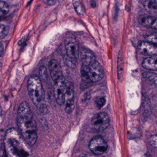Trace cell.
Returning <instances> with one entry per match:
<instances>
[{
    "instance_id": "obj_1",
    "label": "cell",
    "mask_w": 157,
    "mask_h": 157,
    "mask_svg": "<svg viewBox=\"0 0 157 157\" xmlns=\"http://www.w3.org/2000/svg\"><path fill=\"white\" fill-rule=\"evenodd\" d=\"M17 126L19 131L29 145L32 146L37 138L36 125L28 104L23 101L18 108L17 117Z\"/></svg>"
},
{
    "instance_id": "obj_2",
    "label": "cell",
    "mask_w": 157,
    "mask_h": 157,
    "mask_svg": "<svg viewBox=\"0 0 157 157\" xmlns=\"http://www.w3.org/2000/svg\"><path fill=\"white\" fill-rule=\"evenodd\" d=\"M26 141L14 128H10L6 131L4 139V147L7 156L22 157L29 156V149Z\"/></svg>"
},
{
    "instance_id": "obj_3",
    "label": "cell",
    "mask_w": 157,
    "mask_h": 157,
    "mask_svg": "<svg viewBox=\"0 0 157 157\" xmlns=\"http://www.w3.org/2000/svg\"><path fill=\"white\" fill-rule=\"evenodd\" d=\"M29 95L35 107L39 111L44 112L46 110L45 104V93L39 76L32 75L27 82Z\"/></svg>"
},
{
    "instance_id": "obj_4",
    "label": "cell",
    "mask_w": 157,
    "mask_h": 157,
    "mask_svg": "<svg viewBox=\"0 0 157 157\" xmlns=\"http://www.w3.org/2000/svg\"><path fill=\"white\" fill-rule=\"evenodd\" d=\"M82 78L85 83H95L101 80L104 76L102 66L98 61L88 66L82 65L81 69Z\"/></svg>"
},
{
    "instance_id": "obj_5",
    "label": "cell",
    "mask_w": 157,
    "mask_h": 157,
    "mask_svg": "<svg viewBox=\"0 0 157 157\" xmlns=\"http://www.w3.org/2000/svg\"><path fill=\"white\" fill-rule=\"evenodd\" d=\"M91 124L92 129L95 131H102L109 126V116L104 112L95 114L92 118Z\"/></svg>"
},
{
    "instance_id": "obj_6",
    "label": "cell",
    "mask_w": 157,
    "mask_h": 157,
    "mask_svg": "<svg viewBox=\"0 0 157 157\" xmlns=\"http://www.w3.org/2000/svg\"><path fill=\"white\" fill-rule=\"evenodd\" d=\"M55 99L58 105L62 106L65 104L66 83L64 76L54 81Z\"/></svg>"
},
{
    "instance_id": "obj_7",
    "label": "cell",
    "mask_w": 157,
    "mask_h": 157,
    "mask_svg": "<svg viewBox=\"0 0 157 157\" xmlns=\"http://www.w3.org/2000/svg\"><path fill=\"white\" fill-rule=\"evenodd\" d=\"M88 147L93 153L99 155L107 151L108 145L102 137L97 136L93 137L89 141Z\"/></svg>"
},
{
    "instance_id": "obj_8",
    "label": "cell",
    "mask_w": 157,
    "mask_h": 157,
    "mask_svg": "<svg viewBox=\"0 0 157 157\" xmlns=\"http://www.w3.org/2000/svg\"><path fill=\"white\" fill-rule=\"evenodd\" d=\"M65 105V111L67 113H72L75 108L74 88L71 82L66 83Z\"/></svg>"
},
{
    "instance_id": "obj_9",
    "label": "cell",
    "mask_w": 157,
    "mask_h": 157,
    "mask_svg": "<svg viewBox=\"0 0 157 157\" xmlns=\"http://www.w3.org/2000/svg\"><path fill=\"white\" fill-rule=\"evenodd\" d=\"M65 47L66 55L77 61L79 57V46L77 40L73 37H69L66 40Z\"/></svg>"
},
{
    "instance_id": "obj_10",
    "label": "cell",
    "mask_w": 157,
    "mask_h": 157,
    "mask_svg": "<svg viewBox=\"0 0 157 157\" xmlns=\"http://www.w3.org/2000/svg\"><path fill=\"white\" fill-rule=\"evenodd\" d=\"M140 53L145 56H153L157 54V44L148 41H140L138 44Z\"/></svg>"
},
{
    "instance_id": "obj_11",
    "label": "cell",
    "mask_w": 157,
    "mask_h": 157,
    "mask_svg": "<svg viewBox=\"0 0 157 157\" xmlns=\"http://www.w3.org/2000/svg\"><path fill=\"white\" fill-rule=\"evenodd\" d=\"M48 66L53 81L55 80L63 77V73L61 70V66L57 60H52L49 62Z\"/></svg>"
},
{
    "instance_id": "obj_12",
    "label": "cell",
    "mask_w": 157,
    "mask_h": 157,
    "mask_svg": "<svg viewBox=\"0 0 157 157\" xmlns=\"http://www.w3.org/2000/svg\"><path fill=\"white\" fill-rule=\"evenodd\" d=\"M140 24L147 28L157 29V18L154 16H141L138 19Z\"/></svg>"
},
{
    "instance_id": "obj_13",
    "label": "cell",
    "mask_w": 157,
    "mask_h": 157,
    "mask_svg": "<svg viewBox=\"0 0 157 157\" xmlns=\"http://www.w3.org/2000/svg\"><path fill=\"white\" fill-rule=\"evenodd\" d=\"M81 60L82 65L88 66L96 61L93 53L88 49H84L81 53Z\"/></svg>"
},
{
    "instance_id": "obj_14",
    "label": "cell",
    "mask_w": 157,
    "mask_h": 157,
    "mask_svg": "<svg viewBox=\"0 0 157 157\" xmlns=\"http://www.w3.org/2000/svg\"><path fill=\"white\" fill-rule=\"evenodd\" d=\"M145 69L150 71L157 70V54L145 59L142 63Z\"/></svg>"
},
{
    "instance_id": "obj_15",
    "label": "cell",
    "mask_w": 157,
    "mask_h": 157,
    "mask_svg": "<svg viewBox=\"0 0 157 157\" xmlns=\"http://www.w3.org/2000/svg\"><path fill=\"white\" fill-rule=\"evenodd\" d=\"M143 6L149 14L157 15V1L146 0L144 2Z\"/></svg>"
},
{
    "instance_id": "obj_16",
    "label": "cell",
    "mask_w": 157,
    "mask_h": 157,
    "mask_svg": "<svg viewBox=\"0 0 157 157\" xmlns=\"http://www.w3.org/2000/svg\"><path fill=\"white\" fill-rule=\"evenodd\" d=\"M72 3L75 10L77 14L80 16L84 15L85 14V10L80 0H73Z\"/></svg>"
},
{
    "instance_id": "obj_17",
    "label": "cell",
    "mask_w": 157,
    "mask_h": 157,
    "mask_svg": "<svg viewBox=\"0 0 157 157\" xmlns=\"http://www.w3.org/2000/svg\"><path fill=\"white\" fill-rule=\"evenodd\" d=\"M143 75L145 78L149 80L157 87V74L151 72H144Z\"/></svg>"
},
{
    "instance_id": "obj_18",
    "label": "cell",
    "mask_w": 157,
    "mask_h": 157,
    "mask_svg": "<svg viewBox=\"0 0 157 157\" xmlns=\"http://www.w3.org/2000/svg\"><path fill=\"white\" fill-rule=\"evenodd\" d=\"M0 8H1V16H5L9 12V7L8 4L5 2L1 1L0 3Z\"/></svg>"
},
{
    "instance_id": "obj_19",
    "label": "cell",
    "mask_w": 157,
    "mask_h": 157,
    "mask_svg": "<svg viewBox=\"0 0 157 157\" xmlns=\"http://www.w3.org/2000/svg\"><path fill=\"white\" fill-rule=\"evenodd\" d=\"M106 99L102 96L97 97L95 100V103L96 106L99 109H101L106 104Z\"/></svg>"
},
{
    "instance_id": "obj_20",
    "label": "cell",
    "mask_w": 157,
    "mask_h": 157,
    "mask_svg": "<svg viewBox=\"0 0 157 157\" xmlns=\"http://www.w3.org/2000/svg\"><path fill=\"white\" fill-rule=\"evenodd\" d=\"M64 61H65V63L66 64V65H67L70 67H72V68H73L75 66L76 62H77L76 60H74L73 59H71L67 55L64 57Z\"/></svg>"
},
{
    "instance_id": "obj_21",
    "label": "cell",
    "mask_w": 157,
    "mask_h": 157,
    "mask_svg": "<svg viewBox=\"0 0 157 157\" xmlns=\"http://www.w3.org/2000/svg\"><path fill=\"white\" fill-rule=\"evenodd\" d=\"M8 32H9V29L6 26H4V25H1V35L0 37L1 39L4 38L8 35Z\"/></svg>"
},
{
    "instance_id": "obj_22",
    "label": "cell",
    "mask_w": 157,
    "mask_h": 157,
    "mask_svg": "<svg viewBox=\"0 0 157 157\" xmlns=\"http://www.w3.org/2000/svg\"><path fill=\"white\" fill-rule=\"evenodd\" d=\"M40 76L43 80H46L48 78L47 71L46 67L45 66H42L40 67L39 70Z\"/></svg>"
},
{
    "instance_id": "obj_23",
    "label": "cell",
    "mask_w": 157,
    "mask_h": 157,
    "mask_svg": "<svg viewBox=\"0 0 157 157\" xmlns=\"http://www.w3.org/2000/svg\"><path fill=\"white\" fill-rule=\"evenodd\" d=\"M145 38L147 41L157 44V33L149 35L145 37Z\"/></svg>"
},
{
    "instance_id": "obj_24",
    "label": "cell",
    "mask_w": 157,
    "mask_h": 157,
    "mask_svg": "<svg viewBox=\"0 0 157 157\" xmlns=\"http://www.w3.org/2000/svg\"><path fill=\"white\" fill-rule=\"evenodd\" d=\"M149 143L152 147L157 148V134L152 136L149 139Z\"/></svg>"
},
{
    "instance_id": "obj_25",
    "label": "cell",
    "mask_w": 157,
    "mask_h": 157,
    "mask_svg": "<svg viewBox=\"0 0 157 157\" xmlns=\"http://www.w3.org/2000/svg\"><path fill=\"white\" fill-rule=\"evenodd\" d=\"M57 0H45V2L46 3L47 5L49 6H52V5H54L56 3Z\"/></svg>"
},
{
    "instance_id": "obj_26",
    "label": "cell",
    "mask_w": 157,
    "mask_h": 157,
    "mask_svg": "<svg viewBox=\"0 0 157 157\" xmlns=\"http://www.w3.org/2000/svg\"><path fill=\"white\" fill-rule=\"evenodd\" d=\"M3 52H4V49H3V45H2V43H1V55L2 56V54H3Z\"/></svg>"
},
{
    "instance_id": "obj_27",
    "label": "cell",
    "mask_w": 157,
    "mask_h": 157,
    "mask_svg": "<svg viewBox=\"0 0 157 157\" xmlns=\"http://www.w3.org/2000/svg\"><path fill=\"white\" fill-rule=\"evenodd\" d=\"M91 6L93 8H95L96 7V3H95V2L94 1H92L91 2Z\"/></svg>"
},
{
    "instance_id": "obj_28",
    "label": "cell",
    "mask_w": 157,
    "mask_h": 157,
    "mask_svg": "<svg viewBox=\"0 0 157 157\" xmlns=\"http://www.w3.org/2000/svg\"><path fill=\"white\" fill-rule=\"evenodd\" d=\"M58 1V2H61L63 1H64V0H57Z\"/></svg>"
}]
</instances>
